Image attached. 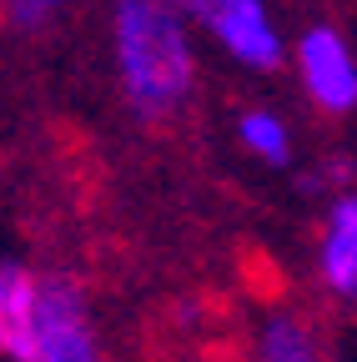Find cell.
<instances>
[{
	"mask_svg": "<svg viewBox=\"0 0 357 362\" xmlns=\"http://www.w3.org/2000/svg\"><path fill=\"white\" fill-rule=\"evenodd\" d=\"M61 6H66V0H6L11 21H21V25H40V21H51Z\"/></svg>",
	"mask_w": 357,
	"mask_h": 362,
	"instance_id": "9c48e42d",
	"label": "cell"
},
{
	"mask_svg": "<svg viewBox=\"0 0 357 362\" xmlns=\"http://www.w3.org/2000/svg\"><path fill=\"white\" fill-rule=\"evenodd\" d=\"M111 71L131 116L151 126L182 116L197 90V40L182 0H111Z\"/></svg>",
	"mask_w": 357,
	"mask_h": 362,
	"instance_id": "6da1fadb",
	"label": "cell"
},
{
	"mask_svg": "<svg viewBox=\"0 0 357 362\" xmlns=\"http://www.w3.org/2000/svg\"><path fill=\"white\" fill-rule=\"evenodd\" d=\"M237 141H242V151L247 156H257L262 166H287L292 161V131H287V121L277 116V111H262V106H252V111H242L237 116Z\"/></svg>",
	"mask_w": 357,
	"mask_h": 362,
	"instance_id": "ba28073f",
	"label": "cell"
},
{
	"mask_svg": "<svg viewBox=\"0 0 357 362\" xmlns=\"http://www.w3.org/2000/svg\"><path fill=\"white\" fill-rule=\"evenodd\" d=\"M192 25H201L216 51L247 71H277L287 56V40L267 11V0H182Z\"/></svg>",
	"mask_w": 357,
	"mask_h": 362,
	"instance_id": "7a4b0ae2",
	"label": "cell"
},
{
	"mask_svg": "<svg viewBox=\"0 0 357 362\" xmlns=\"http://www.w3.org/2000/svg\"><path fill=\"white\" fill-rule=\"evenodd\" d=\"M257 362H327L322 342L297 312H267L257 327Z\"/></svg>",
	"mask_w": 357,
	"mask_h": 362,
	"instance_id": "52a82bcc",
	"label": "cell"
},
{
	"mask_svg": "<svg viewBox=\"0 0 357 362\" xmlns=\"http://www.w3.org/2000/svg\"><path fill=\"white\" fill-rule=\"evenodd\" d=\"M35 362H101L96 322L86 307L81 282L71 277H40V337H35Z\"/></svg>",
	"mask_w": 357,
	"mask_h": 362,
	"instance_id": "3957f363",
	"label": "cell"
},
{
	"mask_svg": "<svg viewBox=\"0 0 357 362\" xmlns=\"http://www.w3.org/2000/svg\"><path fill=\"white\" fill-rule=\"evenodd\" d=\"M317 277L337 302H357V192L327 206L317 242Z\"/></svg>",
	"mask_w": 357,
	"mask_h": 362,
	"instance_id": "8992f818",
	"label": "cell"
},
{
	"mask_svg": "<svg viewBox=\"0 0 357 362\" xmlns=\"http://www.w3.org/2000/svg\"><path fill=\"white\" fill-rule=\"evenodd\" d=\"M40 277L25 262H0V357L35 362L40 337Z\"/></svg>",
	"mask_w": 357,
	"mask_h": 362,
	"instance_id": "5b68a950",
	"label": "cell"
},
{
	"mask_svg": "<svg viewBox=\"0 0 357 362\" xmlns=\"http://www.w3.org/2000/svg\"><path fill=\"white\" fill-rule=\"evenodd\" d=\"M292 61H297V81L307 90V101L317 111L347 116L357 106V56H352V45H347L342 30H332V25L302 30Z\"/></svg>",
	"mask_w": 357,
	"mask_h": 362,
	"instance_id": "277c9868",
	"label": "cell"
}]
</instances>
